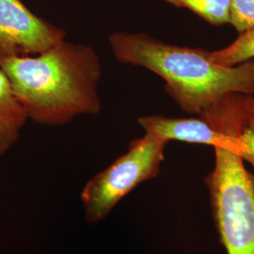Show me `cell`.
Listing matches in <instances>:
<instances>
[{"instance_id":"4","label":"cell","mask_w":254,"mask_h":254,"mask_svg":"<svg viewBox=\"0 0 254 254\" xmlns=\"http://www.w3.org/2000/svg\"><path fill=\"white\" fill-rule=\"evenodd\" d=\"M167 143L159 136L145 133L130 142L126 154L93 176L81 193L88 221L98 222L107 218L138 185L155 178L165 160Z\"/></svg>"},{"instance_id":"9","label":"cell","mask_w":254,"mask_h":254,"mask_svg":"<svg viewBox=\"0 0 254 254\" xmlns=\"http://www.w3.org/2000/svg\"><path fill=\"white\" fill-rule=\"evenodd\" d=\"M176 8L190 9L213 26L230 24V0H163Z\"/></svg>"},{"instance_id":"6","label":"cell","mask_w":254,"mask_h":254,"mask_svg":"<svg viewBox=\"0 0 254 254\" xmlns=\"http://www.w3.org/2000/svg\"><path fill=\"white\" fill-rule=\"evenodd\" d=\"M200 118L245 146L243 160L254 169V95L227 93L203 109Z\"/></svg>"},{"instance_id":"5","label":"cell","mask_w":254,"mask_h":254,"mask_svg":"<svg viewBox=\"0 0 254 254\" xmlns=\"http://www.w3.org/2000/svg\"><path fill=\"white\" fill-rule=\"evenodd\" d=\"M65 36L63 28L39 17L22 0H0V58L41 54Z\"/></svg>"},{"instance_id":"8","label":"cell","mask_w":254,"mask_h":254,"mask_svg":"<svg viewBox=\"0 0 254 254\" xmlns=\"http://www.w3.org/2000/svg\"><path fill=\"white\" fill-rule=\"evenodd\" d=\"M27 120V112L0 69V156L16 143Z\"/></svg>"},{"instance_id":"3","label":"cell","mask_w":254,"mask_h":254,"mask_svg":"<svg viewBox=\"0 0 254 254\" xmlns=\"http://www.w3.org/2000/svg\"><path fill=\"white\" fill-rule=\"evenodd\" d=\"M215 149L204 182L221 244L228 254H254V173L238 154Z\"/></svg>"},{"instance_id":"11","label":"cell","mask_w":254,"mask_h":254,"mask_svg":"<svg viewBox=\"0 0 254 254\" xmlns=\"http://www.w3.org/2000/svg\"><path fill=\"white\" fill-rule=\"evenodd\" d=\"M230 24L241 33L254 28V0H230Z\"/></svg>"},{"instance_id":"2","label":"cell","mask_w":254,"mask_h":254,"mask_svg":"<svg viewBox=\"0 0 254 254\" xmlns=\"http://www.w3.org/2000/svg\"><path fill=\"white\" fill-rule=\"evenodd\" d=\"M109 46L120 63L143 67L165 81V90L187 113L199 114L230 92L254 95V60L221 66L210 52L164 43L146 33L114 32Z\"/></svg>"},{"instance_id":"10","label":"cell","mask_w":254,"mask_h":254,"mask_svg":"<svg viewBox=\"0 0 254 254\" xmlns=\"http://www.w3.org/2000/svg\"><path fill=\"white\" fill-rule=\"evenodd\" d=\"M210 60L229 67L254 60V28L239 33L230 46L210 52Z\"/></svg>"},{"instance_id":"7","label":"cell","mask_w":254,"mask_h":254,"mask_svg":"<svg viewBox=\"0 0 254 254\" xmlns=\"http://www.w3.org/2000/svg\"><path fill=\"white\" fill-rule=\"evenodd\" d=\"M137 123L145 130L166 141L177 140L221 148L244 157L245 146L236 139L215 130L207 122L200 118H173L161 115L143 116Z\"/></svg>"},{"instance_id":"1","label":"cell","mask_w":254,"mask_h":254,"mask_svg":"<svg viewBox=\"0 0 254 254\" xmlns=\"http://www.w3.org/2000/svg\"><path fill=\"white\" fill-rule=\"evenodd\" d=\"M29 120L60 127L101 111L100 58L91 46L66 40L34 56L0 58Z\"/></svg>"}]
</instances>
